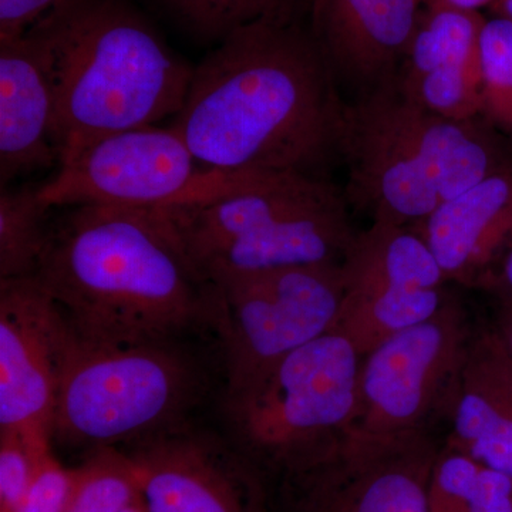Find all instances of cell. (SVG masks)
Instances as JSON below:
<instances>
[{
    "label": "cell",
    "mask_w": 512,
    "mask_h": 512,
    "mask_svg": "<svg viewBox=\"0 0 512 512\" xmlns=\"http://www.w3.org/2000/svg\"><path fill=\"white\" fill-rule=\"evenodd\" d=\"M72 329L36 276L0 281V431L52 441Z\"/></svg>",
    "instance_id": "13"
},
{
    "label": "cell",
    "mask_w": 512,
    "mask_h": 512,
    "mask_svg": "<svg viewBox=\"0 0 512 512\" xmlns=\"http://www.w3.org/2000/svg\"><path fill=\"white\" fill-rule=\"evenodd\" d=\"M170 342L99 345L72 330L60 369L52 441L97 450L137 444L180 427L197 397L198 375Z\"/></svg>",
    "instance_id": "6"
},
{
    "label": "cell",
    "mask_w": 512,
    "mask_h": 512,
    "mask_svg": "<svg viewBox=\"0 0 512 512\" xmlns=\"http://www.w3.org/2000/svg\"><path fill=\"white\" fill-rule=\"evenodd\" d=\"M238 175L204 167L173 127L154 124L100 138L60 165L40 194L50 208L161 210L212 197Z\"/></svg>",
    "instance_id": "9"
},
{
    "label": "cell",
    "mask_w": 512,
    "mask_h": 512,
    "mask_svg": "<svg viewBox=\"0 0 512 512\" xmlns=\"http://www.w3.org/2000/svg\"><path fill=\"white\" fill-rule=\"evenodd\" d=\"M49 448L52 441L0 431V512L18 511L35 477L37 463Z\"/></svg>",
    "instance_id": "25"
},
{
    "label": "cell",
    "mask_w": 512,
    "mask_h": 512,
    "mask_svg": "<svg viewBox=\"0 0 512 512\" xmlns=\"http://www.w3.org/2000/svg\"><path fill=\"white\" fill-rule=\"evenodd\" d=\"M49 56L35 29L0 39V184L60 163Z\"/></svg>",
    "instance_id": "18"
},
{
    "label": "cell",
    "mask_w": 512,
    "mask_h": 512,
    "mask_svg": "<svg viewBox=\"0 0 512 512\" xmlns=\"http://www.w3.org/2000/svg\"><path fill=\"white\" fill-rule=\"evenodd\" d=\"M481 117L512 144V20L485 19L480 37Z\"/></svg>",
    "instance_id": "23"
},
{
    "label": "cell",
    "mask_w": 512,
    "mask_h": 512,
    "mask_svg": "<svg viewBox=\"0 0 512 512\" xmlns=\"http://www.w3.org/2000/svg\"><path fill=\"white\" fill-rule=\"evenodd\" d=\"M494 328L512 357V308L498 305Z\"/></svg>",
    "instance_id": "30"
},
{
    "label": "cell",
    "mask_w": 512,
    "mask_h": 512,
    "mask_svg": "<svg viewBox=\"0 0 512 512\" xmlns=\"http://www.w3.org/2000/svg\"><path fill=\"white\" fill-rule=\"evenodd\" d=\"M79 468V483L64 512H123L138 500L136 476L124 451L97 448Z\"/></svg>",
    "instance_id": "24"
},
{
    "label": "cell",
    "mask_w": 512,
    "mask_h": 512,
    "mask_svg": "<svg viewBox=\"0 0 512 512\" xmlns=\"http://www.w3.org/2000/svg\"><path fill=\"white\" fill-rule=\"evenodd\" d=\"M419 0H309L311 35L352 100L393 83L420 19Z\"/></svg>",
    "instance_id": "15"
},
{
    "label": "cell",
    "mask_w": 512,
    "mask_h": 512,
    "mask_svg": "<svg viewBox=\"0 0 512 512\" xmlns=\"http://www.w3.org/2000/svg\"><path fill=\"white\" fill-rule=\"evenodd\" d=\"M33 29L49 56L59 167L100 138L183 107L194 67L126 0H69Z\"/></svg>",
    "instance_id": "3"
},
{
    "label": "cell",
    "mask_w": 512,
    "mask_h": 512,
    "mask_svg": "<svg viewBox=\"0 0 512 512\" xmlns=\"http://www.w3.org/2000/svg\"><path fill=\"white\" fill-rule=\"evenodd\" d=\"M362 359L335 326L245 389L225 396L229 420L245 450L286 473L350 430Z\"/></svg>",
    "instance_id": "7"
},
{
    "label": "cell",
    "mask_w": 512,
    "mask_h": 512,
    "mask_svg": "<svg viewBox=\"0 0 512 512\" xmlns=\"http://www.w3.org/2000/svg\"><path fill=\"white\" fill-rule=\"evenodd\" d=\"M342 164L350 207L413 227L444 201L512 164V144L483 119L437 116L394 82L348 101Z\"/></svg>",
    "instance_id": "4"
},
{
    "label": "cell",
    "mask_w": 512,
    "mask_h": 512,
    "mask_svg": "<svg viewBox=\"0 0 512 512\" xmlns=\"http://www.w3.org/2000/svg\"><path fill=\"white\" fill-rule=\"evenodd\" d=\"M410 228L429 245L448 282L483 286L512 247V164Z\"/></svg>",
    "instance_id": "17"
},
{
    "label": "cell",
    "mask_w": 512,
    "mask_h": 512,
    "mask_svg": "<svg viewBox=\"0 0 512 512\" xmlns=\"http://www.w3.org/2000/svg\"><path fill=\"white\" fill-rule=\"evenodd\" d=\"M40 185L2 187L0 192V281L36 276L49 237L50 207Z\"/></svg>",
    "instance_id": "21"
},
{
    "label": "cell",
    "mask_w": 512,
    "mask_h": 512,
    "mask_svg": "<svg viewBox=\"0 0 512 512\" xmlns=\"http://www.w3.org/2000/svg\"><path fill=\"white\" fill-rule=\"evenodd\" d=\"M427 500L429 512H512V477L444 446Z\"/></svg>",
    "instance_id": "20"
},
{
    "label": "cell",
    "mask_w": 512,
    "mask_h": 512,
    "mask_svg": "<svg viewBox=\"0 0 512 512\" xmlns=\"http://www.w3.org/2000/svg\"><path fill=\"white\" fill-rule=\"evenodd\" d=\"M440 446L429 430L367 436L348 430L286 471L295 512H429Z\"/></svg>",
    "instance_id": "12"
},
{
    "label": "cell",
    "mask_w": 512,
    "mask_h": 512,
    "mask_svg": "<svg viewBox=\"0 0 512 512\" xmlns=\"http://www.w3.org/2000/svg\"><path fill=\"white\" fill-rule=\"evenodd\" d=\"M348 101L311 30L252 23L194 67L171 127L204 167L330 178L342 163Z\"/></svg>",
    "instance_id": "1"
},
{
    "label": "cell",
    "mask_w": 512,
    "mask_h": 512,
    "mask_svg": "<svg viewBox=\"0 0 512 512\" xmlns=\"http://www.w3.org/2000/svg\"><path fill=\"white\" fill-rule=\"evenodd\" d=\"M338 328L365 356L383 340L436 315L450 298L446 276L410 227L372 222L342 261Z\"/></svg>",
    "instance_id": "11"
},
{
    "label": "cell",
    "mask_w": 512,
    "mask_h": 512,
    "mask_svg": "<svg viewBox=\"0 0 512 512\" xmlns=\"http://www.w3.org/2000/svg\"><path fill=\"white\" fill-rule=\"evenodd\" d=\"M473 333L463 305L450 296L436 315L366 353L350 430L367 436L429 430L436 414L448 412Z\"/></svg>",
    "instance_id": "10"
},
{
    "label": "cell",
    "mask_w": 512,
    "mask_h": 512,
    "mask_svg": "<svg viewBox=\"0 0 512 512\" xmlns=\"http://www.w3.org/2000/svg\"><path fill=\"white\" fill-rule=\"evenodd\" d=\"M495 16L512 20V0H495L493 3Z\"/></svg>",
    "instance_id": "31"
},
{
    "label": "cell",
    "mask_w": 512,
    "mask_h": 512,
    "mask_svg": "<svg viewBox=\"0 0 512 512\" xmlns=\"http://www.w3.org/2000/svg\"><path fill=\"white\" fill-rule=\"evenodd\" d=\"M424 8H450L478 12L485 6H493L495 0H419Z\"/></svg>",
    "instance_id": "29"
},
{
    "label": "cell",
    "mask_w": 512,
    "mask_h": 512,
    "mask_svg": "<svg viewBox=\"0 0 512 512\" xmlns=\"http://www.w3.org/2000/svg\"><path fill=\"white\" fill-rule=\"evenodd\" d=\"M447 414V447L512 477V357L495 328L473 333Z\"/></svg>",
    "instance_id": "19"
},
{
    "label": "cell",
    "mask_w": 512,
    "mask_h": 512,
    "mask_svg": "<svg viewBox=\"0 0 512 512\" xmlns=\"http://www.w3.org/2000/svg\"><path fill=\"white\" fill-rule=\"evenodd\" d=\"M123 512H147L146 508L143 507V504H141L140 498H138L137 501H134L133 504L128 505L126 510Z\"/></svg>",
    "instance_id": "32"
},
{
    "label": "cell",
    "mask_w": 512,
    "mask_h": 512,
    "mask_svg": "<svg viewBox=\"0 0 512 512\" xmlns=\"http://www.w3.org/2000/svg\"><path fill=\"white\" fill-rule=\"evenodd\" d=\"M190 35L220 43L252 23L299 22L309 0H157Z\"/></svg>",
    "instance_id": "22"
},
{
    "label": "cell",
    "mask_w": 512,
    "mask_h": 512,
    "mask_svg": "<svg viewBox=\"0 0 512 512\" xmlns=\"http://www.w3.org/2000/svg\"><path fill=\"white\" fill-rule=\"evenodd\" d=\"M79 477V467H64L49 448L40 457L28 494L16 512H64Z\"/></svg>",
    "instance_id": "26"
},
{
    "label": "cell",
    "mask_w": 512,
    "mask_h": 512,
    "mask_svg": "<svg viewBox=\"0 0 512 512\" xmlns=\"http://www.w3.org/2000/svg\"><path fill=\"white\" fill-rule=\"evenodd\" d=\"M69 0H0V39L28 33Z\"/></svg>",
    "instance_id": "27"
},
{
    "label": "cell",
    "mask_w": 512,
    "mask_h": 512,
    "mask_svg": "<svg viewBox=\"0 0 512 512\" xmlns=\"http://www.w3.org/2000/svg\"><path fill=\"white\" fill-rule=\"evenodd\" d=\"M36 278L90 343L167 342L212 319L214 285L161 210L72 207L50 222Z\"/></svg>",
    "instance_id": "2"
},
{
    "label": "cell",
    "mask_w": 512,
    "mask_h": 512,
    "mask_svg": "<svg viewBox=\"0 0 512 512\" xmlns=\"http://www.w3.org/2000/svg\"><path fill=\"white\" fill-rule=\"evenodd\" d=\"M481 288L493 293L498 305L512 308V247Z\"/></svg>",
    "instance_id": "28"
},
{
    "label": "cell",
    "mask_w": 512,
    "mask_h": 512,
    "mask_svg": "<svg viewBox=\"0 0 512 512\" xmlns=\"http://www.w3.org/2000/svg\"><path fill=\"white\" fill-rule=\"evenodd\" d=\"M480 12L429 8L420 13L394 79L397 92L421 109L454 120L481 117Z\"/></svg>",
    "instance_id": "16"
},
{
    "label": "cell",
    "mask_w": 512,
    "mask_h": 512,
    "mask_svg": "<svg viewBox=\"0 0 512 512\" xmlns=\"http://www.w3.org/2000/svg\"><path fill=\"white\" fill-rule=\"evenodd\" d=\"M126 454L147 512H264L247 464L211 437L177 427Z\"/></svg>",
    "instance_id": "14"
},
{
    "label": "cell",
    "mask_w": 512,
    "mask_h": 512,
    "mask_svg": "<svg viewBox=\"0 0 512 512\" xmlns=\"http://www.w3.org/2000/svg\"><path fill=\"white\" fill-rule=\"evenodd\" d=\"M343 293L342 262L285 266L214 286L211 325L225 350V396L335 328Z\"/></svg>",
    "instance_id": "8"
},
{
    "label": "cell",
    "mask_w": 512,
    "mask_h": 512,
    "mask_svg": "<svg viewBox=\"0 0 512 512\" xmlns=\"http://www.w3.org/2000/svg\"><path fill=\"white\" fill-rule=\"evenodd\" d=\"M332 178L241 174L204 200L161 208L198 274L217 286L269 269L340 264L357 231Z\"/></svg>",
    "instance_id": "5"
}]
</instances>
